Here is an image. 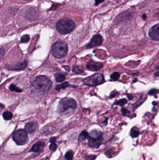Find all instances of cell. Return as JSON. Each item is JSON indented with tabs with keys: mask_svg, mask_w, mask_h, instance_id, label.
Returning <instances> with one entry per match:
<instances>
[{
	"mask_svg": "<svg viewBox=\"0 0 159 160\" xmlns=\"http://www.w3.org/2000/svg\"><path fill=\"white\" fill-rule=\"evenodd\" d=\"M52 83L45 76H40L35 78L30 86L32 94L38 97L47 94L52 87Z\"/></svg>",
	"mask_w": 159,
	"mask_h": 160,
	"instance_id": "6da1fadb",
	"label": "cell"
},
{
	"mask_svg": "<svg viewBox=\"0 0 159 160\" xmlns=\"http://www.w3.org/2000/svg\"><path fill=\"white\" fill-rule=\"evenodd\" d=\"M57 31L63 35L68 34L75 29V24L72 20L64 18L59 20L56 25Z\"/></svg>",
	"mask_w": 159,
	"mask_h": 160,
	"instance_id": "7a4b0ae2",
	"label": "cell"
},
{
	"mask_svg": "<svg viewBox=\"0 0 159 160\" xmlns=\"http://www.w3.org/2000/svg\"><path fill=\"white\" fill-rule=\"evenodd\" d=\"M77 105V103L74 99L70 97H65L59 101L57 107V112L61 114L70 112L75 110Z\"/></svg>",
	"mask_w": 159,
	"mask_h": 160,
	"instance_id": "3957f363",
	"label": "cell"
},
{
	"mask_svg": "<svg viewBox=\"0 0 159 160\" xmlns=\"http://www.w3.org/2000/svg\"><path fill=\"white\" fill-rule=\"evenodd\" d=\"M68 47L65 43L61 41L56 42L52 47V51L54 57L57 59L64 57L68 52Z\"/></svg>",
	"mask_w": 159,
	"mask_h": 160,
	"instance_id": "277c9868",
	"label": "cell"
},
{
	"mask_svg": "<svg viewBox=\"0 0 159 160\" xmlns=\"http://www.w3.org/2000/svg\"><path fill=\"white\" fill-rule=\"evenodd\" d=\"M13 139L18 145H24L28 142L27 133L22 129L17 130L13 134Z\"/></svg>",
	"mask_w": 159,
	"mask_h": 160,
	"instance_id": "5b68a950",
	"label": "cell"
},
{
	"mask_svg": "<svg viewBox=\"0 0 159 160\" xmlns=\"http://www.w3.org/2000/svg\"><path fill=\"white\" fill-rule=\"evenodd\" d=\"M104 77L101 74H96L84 79L83 83L89 86H95L104 82Z\"/></svg>",
	"mask_w": 159,
	"mask_h": 160,
	"instance_id": "8992f818",
	"label": "cell"
},
{
	"mask_svg": "<svg viewBox=\"0 0 159 160\" xmlns=\"http://www.w3.org/2000/svg\"><path fill=\"white\" fill-rule=\"evenodd\" d=\"M103 41L102 36L99 34L94 35L91 40L90 43L87 46L88 48H91L94 47L100 46Z\"/></svg>",
	"mask_w": 159,
	"mask_h": 160,
	"instance_id": "52a82bcc",
	"label": "cell"
},
{
	"mask_svg": "<svg viewBox=\"0 0 159 160\" xmlns=\"http://www.w3.org/2000/svg\"><path fill=\"white\" fill-rule=\"evenodd\" d=\"M149 35L152 39L159 40V23L153 25L150 29Z\"/></svg>",
	"mask_w": 159,
	"mask_h": 160,
	"instance_id": "ba28073f",
	"label": "cell"
},
{
	"mask_svg": "<svg viewBox=\"0 0 159 160\" xmlns=\"http://www.w3.org/2000/svg\"><path fill=\"white\" fill-rule=\"evenodd\" d=\"M87 68L89 70L92 71H97L102 69L103 67V65L102 63L99 62H96V61L90 60L87 63Z\"/></svg>",
	"mask_w": 159,
	"mask_h": 160,
	"instance_id": "9c48e42d",
	"label": "cell"
},
{
	"mask_svg": "<svg viewBox=\"0 0 159 160\" xmlns=\"http://www.w3.org/2000/svg\"><path fill=\"white\" fill-rule=\"evenodd\" d=\"M27 65V62L26 60H25L23 62L17 63L15 65L8 66L7 68L10 70L20 71V70H24L26 67Z\"/></svg>",
	"mask_w": 159,
	"mask_h": 160,
	"instance_id": "30bf717a",
	"label": "cell"
},
{
	"mask_svg": "<svg viewBox=\"0 0 159 160\" xmlns=\"http://www.w3.org/2000/svg\"><path fill=\"white\" fill-rule=\"evenodd\" d=\"M89 140L88 146L89 147L94 149H98L101 144L102 137L97 138H91Z\"/></svg>",
	"mask_w": 159,
	"mask_h": 160,
	"instance_id": "8fae6325",
	"label": "cell"
},
{
	"mask_svg": "<svg viewBox=\"0 0 159 160\" xmlns=\"http://www.w3.org/2000/svg\"><path fill=\"white\" fill-rule=\"evenodd\" d=\"M132 18V12L130 11H126L122 12L117 16L116 18L117 20L119 21H122L124 20H129L130 19Z\"/></svg>",
	"mask_w": 159,
	"mask_h": 160,
	"instance_id": "7c38bea8",
	"label": "cell"
},
{
	"mask_svg": "<svg viewBox=\"0 0 159 160\" xmlns=\"http://www.w3.org/2000/svg\"><path fill=\"white\" fill-rule=\"evenodd\" d=\"M38 127V124L37 122H29L26 125L24 130L28 133H32L35 132Z\"/></svg>",
	"mask_w": 159,
	"mask_h": 160,
	"instance_id": "4fadbf2b",
	"label": "cell"
},
{
	"mask_svg": "<svg viewBox=\"0 0 159 160\" xmlns=\"http://www.w3.org/2000/svg\"><path fill=\"white\" fill-rule=\"evenodd\" d=\"M45 145V143L44 142H37L32 146V148H31V151L35 152L40 151L43 149Z\"/></svg>",
	"mask_w": 159,
	"mask_h": 160,
	"instance_id": "5bb4252c",
	"label": "cell"
},
{
	"mask_svg": "<svg viewBox=\"0 0 159 160\" xmlns=\"http://www.w3.org/2000/svg\"><path fill=\"white\" fill-rule=\"evenodd\" d=\"M55 77L56 81L57 83H61V82H63L66 78L65 75L60 73L56 74Z\"/></svg>",
	"mask_w": 159,
	"mask_h": 160,
	"instance_id": "9a60e30c",
	"label": "cell"
},
{
	"mask_svg": "<svg viewBox=\"0 0 159 160\" xmlns=\"http://www.w3.org/2000/svg\"><path fill=\"white\" fill-rule=\"evenodd\" d=\"M88 137H89V134L88 133L84 130V131L81 132L80 134L79 135V140L80 141H84V140L87 139Z\"/></svg>",
	"mask_w": 159,
	"mask_h": 160,
	"instance_id": "2e32d148",
	"label": "cell"
},
{
	"mask_svg": "<svg viewBox=\"0 0 159 160\" xmlns=\"http://www.w3.org/2000/svg\"><path fill=\"white\" fill-rule=\"evenodd\" d=\"M70 84L68 82H65L64 83H63V84H61V85H57L56 87V90H57V91H59L60 89H65L66 88L70 86Z\"/></svg>",
	"mask_w": 159,
	"mask_h": 160,
	"instance_id": "e0dca14e",
	"label": "cell"
},
{
	"mask_svg": "<svg viewBox=\"0 0 159 160\" xmlns=\"http://www.w3.org/2000/svg\"><path fill=\"white\" fill-rule=\"evenodd\" d=\"M3 117L5 121H10L13 117V114L10 112H5L3 113Z\"/></svg>",
	"mask_w": 159,
	"mask_h": 160,
	"instance_id": "ac0fdd59",
	"label": "cell"
},
{
	"mask_svg": "<svg viewBox=\"0 0 159 160\" xmlns=\"http://www.w3.org/2000/svg\"><path fill=\"white\" fill-rule=\"evenodd\" d=\"M72 71L76 74H80V73H83L84 70L81 66H76L73 68Z\"/></svg>",
	"mask_w": 159,
	"mask_h": 160,
	"instance_id": "d6986e66",
	"label": "cell"
},
{
	"mask_svg": "<svg viewBox=\"0 0 159 160\" xmlns=\"http://www.w3.org/2000/svg\"><path fill=\"white\" fill-rule=\"evenodd\" d=\"M120 77V74L118 72H114L111 75L110 78L111 80L113 81H118Z\"/></svg>",
	"mask_w": 159,
	"mask_h": 160,
	"instance_id": "ffe728a7",
	"label": "cell"
},
{
	"mask_svg": "<svg viewBox=\"0 0 159 160\" xmlns=\"http://www.w3.org/2000/svg\"><path fill=\"white\" fill-rule=\"evenodd\" d=\"M30 38L28 35H24L21 38V42L22 43H28L29 42Z\"/></svg>",
	"mask_w": 159,
	"mask_h": 160,
	"instance_id": "44dd1931",
	"label": "cell"
},
{
	"mask_svg": "<svg viewBox=\"0 0 159 160\" xmlns=\"http://www.w3.org/2000/svg\"><path fill=\"white\" fill-rule=\"evenodd\" d=\"M139 132L138 128L136 127H134L132 129L131 132V135L132 137H135L139 135Z\"/></svg>",
	"mask_w": 159,
	"mask_h": 160,
	"instance_id": "7402d4cb",
	"label": "cell"
},
{
	"mask_svg": "<svg viewBox=\"0 0 159 160\" xmlns=\"http://www.w3.org/2000/svg\"><path fill=\"white\" fill-rule=\"evenodd\" d=\"M127 102V100L126 99L123 98V99H120V100H118V101H116L114 105H118L122 106H123L124 105L126 104Z\"/></svg>",
	"mask_w": 159,
	"mask_h": 160,
	"instance_id": "603a6c76",
	"label": "cell"
},
{
	"mask_svg": "<svg viewBox=\"0 0 159 160\" xmlns=\"http://www.w3.org/2000/svg\"><path fill=\"white\" fill-rule=\"evenodd\" d=\"M73 158V153L71 151L66 152L65 154V158L67 160H72Z\"/></svg>",
	"mask_w": 159,
	"mask_h": 160,
	"instance_id": "cb8c5ba5",
	"label": "cell"
},
{
	"mask_svg": "<svg viewBox=\"0 0 159 160\" xmlns=\"http://www.w3.org/2000/svg\"><path fill=\"white\" fill-rule=\"evenodd\" d=\"M10 89L11 91H15L17 92H22V90L21 88L17 87L14 84H11L10 87Z\"/></svg>",
	"mask_w": 159,
	"mask_h": 160,
	"instance_id": "d4e9b609",
	"label": "cell"
},
{
	"mask_svg": "<svg viewBox=\"0 0 159 160\" xmlns=\"http://www.w3.org/2000/svg\"><path fill=\"white\" fill-rule=\"evenodd\" d=\"M121 113L126 116H129L130 115V111H128L127 109L125 108H123L121 110Z\"/></svg>",
	"mask_w": 159,
	"mask_h": 160,
	"instance_id": "484cf974",
	"label": "cell"
},
{
	"mask_svg": "<svg viewBox=\"0 0 159 160\" xmlns=\"http://www.w3.org/2000/svg\"><path fill=\"white\" fill-rule=\"evenodd\" d=\"M158 93H159V90L156 89H152L149 91V94L151 96L156 95Z\"/></svg>",
	"mask_w": 159,
	"mask_h": 160,
	"instance_id": "4316f807",
	"label": "cell"
},
{
	"mask_svg": "<svg viewBox=\"0 0 159 160\" xmlns=\"http://www.w3.org/2000/svg\"><path fill=\"white\" fill-rule=\"evenodd\" d=\"M57 147H58L57 145L55 143H52L50 145V146H49V149L51 151H55L57 149Z\"/></svg>",
	"mask_w": 159,
	"mask_h": 160,
	"instance_id": "83f0119b",
	"label": "cell"
},
{
	"mask_svg": "<svg viewBox=\"0 0 159 160\" xmlns=\"http://www.w3.org/2000/svg\"><path fill=\"white\" fill-rule=\"evenodd\" d=\"M105 1V0H95V6H98L100 3H102Z\"/></svg>",
	"mask_w": 159,
	"mask_h": 160,
	"instance_id": "f1b7e54d",
	"label": "cell"
},
{
	"mask_svg": "<svg viewBox=\"0 0 159 160\" xmlns=\"http://www.w3.org/2000/svg\"><path fill=\"white\" fill-rule=\"evenodd\" d=\"M95 156L94 155H89L88 156H85V159L87 160H93L95 158Z\"/></svg>",
	"mask_w": 159,
	"mask_h": 160,
	"instance_id": "f546056e",
	"label": "cell"
},
{
	"mask_svg": "<svg viewBox=\"0 0 159 160\" xmlns=\"http://www.w3.org/2000/svg\"><path fill=\"white\" fill-rule=\"evenodd\" d=\"M56 141V138L55 137H52L50 138V141L51 143H54Z\"/></svg>",
	"mask_w": 159,
	"mask_h": 160,
	"instance_id": "4dcf8cb0",
	"label": "cell"
},
{
	"mask_svg": "<svg viewBox=\"0 0 159 160\" xmlns=\"http://www.w3.org/2000/svg\"><path fill=\"white\" fill-rule=\"evenodd\" d=\"M116 93H117L116 92H115V91H113V92L110 94L109 98H113V97H115L116 95Z\"/></svg>",
	"mask_w": 159,
	"mask_h": 160,
	"instance_id": "1f68e13d",
	"label": "cell"
},
{
	"mask_svg": "<svg viewBox=\"0 0 159 160\" xmlns=\"http://www.w3.org/2000/svg\"><path fill=\"white\" fill-rule=\"evenodd\" d=\"M142 18L143 20L144 21H145L146 20V18H147V16H146V14H144L142 16Z\"/></svg>",
	"mask_w": 159,
	"mask_h": 160,
	"instance_id": "d6a6232c",
	"label": "cell"
},
{
	"mask_svg": "<svg viewBox=\"0 0 159 160\" xmlns=\"http://www.w3.org/2000/svg\"><path fill=\"white\" fill-rule=\"evenodd\" d=\"M154 76H156V77L159 76V72L155 73V74H154Z\"/></svg>",
	"mask_w": 159,
	"mask_h": 160,
	"instance_id": "836d02e7",
	"label": "cell"
},
{
	"mask_svg": "<svg viewBox=\"0 0 159 160\" xmlns=\"http://www.w3.org/2000/svg\"><path fill=\"white\" fill-rule=\"evenodd\" d=\"M1 107L2 108H5V107H4V105H3L2 104H1Z\"/></svg>",
	"mask_w": 159,
	"mask_h": 160,
	"instance_id": "e575fe53",
	"label": "cell"
}]
</instances>
